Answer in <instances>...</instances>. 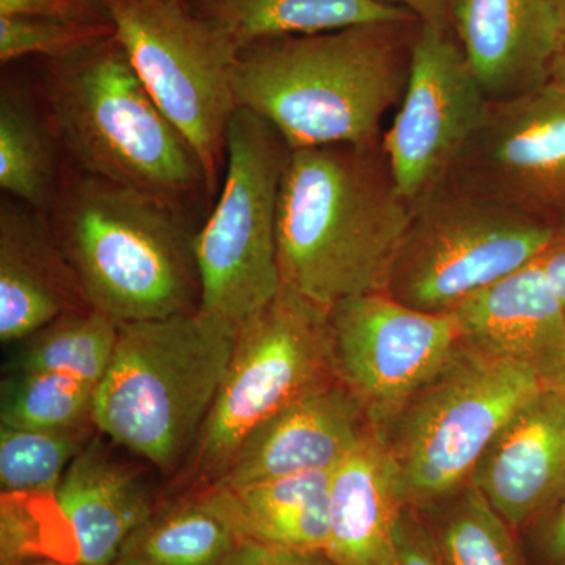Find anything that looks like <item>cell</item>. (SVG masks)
<instances>
[{"label": "cell", "mask_w": 565, "mask_h": 565, "mask_svg": "<svg viewBox=\"0 0 565 565\" xmlns=\"http://www.w3.org/2000/svg\"><path fill=\"white\" fill-rule=\"evenodd\" d=\"M544 386L525 367L462 341L381 433L405 505L422 509L467 486L511 416Z\"/></svg>", "instance_id": "6"}, {"label": "cell", "mask_w": 565, "mask_h": 565, "mask_svg": "<svg viewBox=\"0 0 565 565\" xmlns=\"http://www.w3.org/2000/svg\"><path fill=\"white\" fill-rule=\"evenodd\" d=\"M537 263L552 282L565 310V228L556 233L555 239L542 252Z\"/></svg>", "instance_id": "35"}, {"label": "cell", "mask_w": 565, "mask_h": 565, "mask_svg": "<svg viewBox=\"0 0 565 565\" xmlns=\"http://www.w3.org/2000/svg\"><path fill=\"white\" fill-rule=\"evenodd\" d=\"M470 484L512 530L541 519L565 493V388H544L511 416Z\"/></svg>", "instance_id": "16"}, {"label": "cell", "mask_w": 565, "mask_h": 565, "mask_svg": "<svg viewBox=\"0 0 565 565\" xmlns=\"http://www.w3.org/2000/svg\"><path fill=\"white\" fill-rule=\"evenodd\" d=\"M61 18L99 20L107 18L93 10L90 0H0V18Z\"/></svg>", "instance_id": "32"}, {"label": "cell", "mask_w": 565, "mask_h": 565, "mask_svg": "<svg viewBox=\"0 0 565 565\" xmlns=\"http://www.w3.org/2000/svg\"><path fill=\"white\" fill-rule=\"evenodd\" d=\"M115 35L109 18L61 20V18H0V62L24 57L57 61L88 50Z\"/></svg>", "instance_id": "29"}, {"label": "cell", "mask_w": 565, "mask_h": 565, "mask_svg": "<svg viewBox=\"0 0 565 565\" xmlns=\"http://www.w3.org/2000/svg\"><path fill=\"white\" fill-rule=\"evenodd\" d=\"M414 14L419 24L451 31L452 7L456 0H381Z\"/></svg>", "instance_id": "34"}, {"label": "cell", "mask_w": 565, "mask_h": 565, "mask_svg": "<svg viewBox=\"0 0 565 565\" xmlns=\"http://www.w3.org/2000/svg\"><path fill=\"white\" fill-rule=\"evenodd\" d=\"M291 148L252 110L237 107L226 137L221 193L193 236L200 310L239 330L280 292L278 203Z\"/></svg>", "instance_id": "8"}, {"label": "cell", "mask_w": 565, "mask_h": 565, "mask_svg": "<svg viewBox=\"0 0 565 565\" xmlns=\"http://www.w3.org/2000/svg\"><path fill=\"white\" fill-rule=\"evenodd\" d=\"M25 565H82L77 563H65V561H36V563Z\"/></svg>", "instance_id": "37"}, {"label": "cell", "mask_w": 565, "mask_h": 565, "mask_svg": "<svg viewBox=\"0 0 565 565\" xmlns=\"http://www.w3.org/2000/svg\"><path fill=\"white\" fill-rule=\"evenodd\" d=\"M65 156L35 90L13 82L0 88V189L33 210L50 212Z\"/></svg>", "instance_id": "23"}, {"label": "cell", "mask_w": 565, "mask_h": 565, "mask_svg": "<svg viewBox=\"0 0 565 565\" xmlns=\"http://www.w3.org/2000/svg\"><path fill=\"white\" fill-rule=\"evenodd\" d=\"M332 471L286 476L196 492L237 539L326 553Z\"/></svg>", "instance_id": "21"}, {"label": "cell", "mask_w": 565, "mask_h": 565, "mask_svg": "<svg viewBox=\"0 0 565 565\" xmlns=\"http://www.w3.org/2000/svg\"><path fill=\"white\" fill-rule=\"evenodd\" d=\"M204 21L237 50L282 36L315 35L359 25L408 24L414 14L381 0H195Z\"/></svg>", "instance_id": "22"}, {"label": "cell", "mask_w": 565, "mask_h": 565, "mask_svg": "<svg viewBox=\"0 0 565 565\" xmlns=\"http://www.w3.org/2000/svg\"><path fill=\"white\" fill-rule=\"evenodd\" d=\"M460 345L455 316L416 310L388 292L348 297L329 308L330 371L363 405L375 433Z\"/></svg>", "instance_id": "11"}, {"label": "cell", "mask_w": 565, "mask_h": 565, "mask_svg": "<svg viewBox=\"0 0 565 565\" xmlns=\"http://www.w3.org/2000/svg\"><path fill=\"white\" fill-rule=\"evenodd\" d=\"M539 525V553L545 565H565V493L544 515Z\"/></svg>", "instance_id": "33"}, {"label": "cell", "mask_w": 565, "mask_h": 565, "mask_svg": "<svg viewBox=\"0 0 565 565\" xmlns=\"http://www.w3.org/2000/svg\"><path fill=\"white\" fill-rule=\"evenodd\" d=\"M451 31L490 103L552 81L557 28L546 0H456Z\"/></svg>", "instance_id": "17"}, {"label": "cell", "mask_w": 565, "mask_h": 565, "mask_svg": "<svg viewBox=\"0 0 565 565\" xmlns=\"http://www.w3.org/2000/svg\"><path fill=\"white\" fill-rule=\"evenodd\" d=\"M137 76L202 159L218 191L239 50L184 0H102Z\"/></svg>", "instance_id": "10"}, {"label": "cell", "mask_w": 565, "mask_h": 565, "mask_svg": "<svg viewBox=\"0 0 565 565\" xmlns=\"http://www.w3.org/2000/svg\"><path fill=\"white\" fill-rule=\"evenodd\" d=\"M103 437L93 435L74 457L54 497L82 565H114L129 535L156 509L143 476Z\"/></svg>", "instance_id": "19"}, {"label": "cell", "mask_w": 565, "mask_h": 565, "mask_svg": "<svg viewBox=\"0 0 565 565\" xmlns=\"http://www.w3.org/2000/svg\"><path fill=\"white\" fill-rule=\"evenodd\" d=\"M237 329L191 311L121 323L96 388L93 424L111 444L170 473L191 455L228 370Z\"/></svg>", "instance_id": "5"}, {"label": "cell", "mask_w": 565, "mask_h": 565, "mask_svg": "<svg viewBox=\"0 0 565 565\" xmlns=\"http://www.w3.org/2000/svg\"><path fill=\"white\" fill-rule=\"evenodd\" d=\"M408 24L250 44L237 57V106L269 122L291 150L381 143L385 115L399 106L407 85Z\"/></svg>", "instance_id": "2"}, {"label": "cell", "mask_w": 565, "mask_h": 565, "mask_svg": "<svg viewBox=\"0 0 565 565\" xmlns=\"http://www.w3.org/2000/svg\"><path fill=\"white\" fill-rule=\"evenodd\" d=\"M388 565H448L418 509L405 505L401 512Z\"/></svg>", "instance_id": "30"}, {"label": "cell", "mask_w": 565, "mask_h": 565, "mask_svg": "<svg viewBox=\"0 0 565 565\" xmlns=\"http://www.w3.org/2000/svg\"><path fill=\"white\" fill-rule=\"evenodd\" d=\"M47 218L88 305L118 326L199 310L185 215L65 159Z\"/></svg>", "instance_id": "4"}, {"label": "cell", "mask_w": 565, "mask_h": 565, "mask_svg": "<svg viewBox=\"0 0 565 565\" xmlns=\"http://www.w3.org/2000/svg\"><path fill=\"white\" fill-rule=\"evenodd\" d=\"M46 212L0 202V340L21 343L71 311L90 310ZM93 310V308H92Z\"/></svg>", "instance_id": "18"}, {"label": "cell", "mask_w": 565, "mask_h": 565, "mask_svg": "<svg viewBox=\"0 0 565 565\" xmlns=\"http://www.w3.org/2000/svg\"><path fill=\"white\" fill-rule=\"evenodd\" d=\"M411 218L382 141L291 150L278 203L282 285L327 308L386 292Z\"/></svg>", "instance_id": "1"}, {"label": "cell", "mask_w": 565, "mask_h": 565, "mask_svg": "<svg viewBox=\"0 0 565 565\" xmlns=\"http://www.w3.org/2000/svg\"><path fill=\"white\" fill-rule=\"evenodd\" d=\"M96 386L54 373H7L0 422L20 429L63 430L93 424Z\"/></svg>", "instance_id": "28"}, {"label": "cell", "mask_w": 565, "mask_h": 565, "mask_svg": "<svg viewBox=\"0 0 565 565\" xmlns=\"http://www.w3.org/2000/svg\"><path fill=\"white\" fill-rule=\"evenodd\" d=\"M556 233L451 174L412 204L386 292L426 313H452L534 263Z\"/></svg>", "instance_id": "7"}, {"label": "cell", "mask_w": 565, "mask_h": 565, "mask_svg": "<svg viewBox=\"0 0 565 565\" xmlns=\"http://www.w3.org/2000/svg\"><path fill=\"white\" fill-rule=\"evenodd\" d=\"M90 426L63 430L0 426V489L3 494L54 500L66 468L90 441Z\"/></svg>", "instance_id": "27"}, {"label": "cell", "mask_w": 565, "mask_h": 565, "mask_svg": "<svg viewBox=\"0 0 565 565\" xmlns=\"http://www.w3.org/2000/svg\"><path fill=\"white\" fill-rule=\"evenodd\" d=\"M418 511L446 564L523 565L512 527L470 482Z\"/></svg>", "instance_id": "26"}, {"label": "cell", "mask_w": 565, "mask_h": 565, "mask_svg": "<svg viewBox=\"0 0 565 565\" xmlns=\"http://www.w3.org/2000/svg\"><path fill=\"white\" fill-rule=\"evenodd\" d=\"M404 508L396 468L373 429L330 478V563L388 565Z\"/></svg>", "instance_id": "20"}, {"label": "cell", "mask_w": 565, "mask_h": 565, "mask_svg": "<svg viewBox=\"0 0 565 565\" xmlns=\"http://www.w3.org/2000/svg\"><path fill=\"white\" fill-rule=\"evenodd\" d=\"M329 374V308L282 285L237 330L228 370L178 486L196 493L214 484L264 419Z\"/></svg>", "instance_id": "9"}, {"label": "cell", "mask_w": 565, "mask_h": 565, "mask_svg": "<svg viewBox=\"0 0 565 565\" xmlns=\"http://www.w3.org/2000/svg\"><path fill=\"white\" fill-rule=\"evenodd\" d=\"M118 323L98 311H71L21 341L7 373H54L102 384L118 341Z\"/></svg>", "instance_id": "25"}, {"label": "cell", "mask_w": 565, "mask_h": 565, "mask_svg": "<svg viewBox=\"0 0 565 565\" xmlns=\"http://www.w3.org/2000/svg\"><path fill=\"white\" fill-rule=\"evenodd\" d=\"M489 107L455 33L418 22L407 85L382 137L394 182L408 203L455 173Z\"/></svg>", "instance_id": "12"}, {"label": "cell", "mask_w": 565, "mask_h": 565, "mask_svg": "<svg viewBox=\"0 0 565 565\" xmlns=\"http://www.w3.org/2000/svg\"><path fill=\"white\" fill-rule=\"evenodd\" d=\"M546 2L553 11L557 28V54L550 82L565 87V0H546Z\"/></svg>", "instance_id": "36"}, {"label": "cell", "mask_w": 565, "mask_h": 565, "mask_svg": "<svg viewBox=\"0 0 565 565\" xmlns=\"http://www.w3.org/2000/svg\"><path fill=\"white\" fill-rule=\"evenodd\" d=\"M455 177L552 226L565 228V87L555 82L490 103Z\"/></svg>", "instance_id": "13"}, {"label": "cell", "mask_w": 565, "mask_h": 565, "mask_svg": "<svg viewBox=\"0 0 565 565\" xmlns=\"http://www.w3.org/2000/svg\"><path fill=\"white\" fill-rule=\"evenodd\" d=\"M237 542L228 523L196 493L154 509L114 565H221Z\"/></svg>", "instance_id": "24"}, {"label": "cell", "mask_w": 565, "mask_h": 565, "mask_svg": "<svg viewBox=\"0 0 565 565\" xmlns=\"http://www.w3.org/2000/svg\"><path fill=\"white\" fill-rule=\"evenodd\" d=\"M371 430L359 399L333 374L326 375L264 419L210 487L333 471Z\"/></svg>", "instance_id": "14"}, {"label": "cell", "mask_w": 565, "mask_h": 565, "mask_svg": "<svg viewBox=\"0 0 565 565\" xmlns=\"http://www.w3.org/2000/svg\"><path fill=\"white\" fill-rule=\"evenodd\" d=\"M221 565H333L326 553L237 539Z\"/></svg>", "instance_id": "31"}, {"label": "cell", "mask_w": 565, "mask_h": 565, "mask_svg": "<svg viewBox=\"0 0 565 565\" xmlns=\"http://www.w3.org/2000/svg\"><path fill=\"white\" fill-rule=\"evenodd\" d=\"M33 90L77 169L182 215L214 195L202 159L152 99L117 36L43 61Z\"/></svg>", "instance_id": "3"}, {"label": "cell", "mask_w": 565, "mask_h": 565, "mask_svg": "<svg viewBox=\"0 0 565 565\" xmlns=\"http://www.w3.org/2000/svg\"><path fill=\"white\" fill-rule=\"evenodd\" d=\"M465 344L565 388V310L535 259L468 297L452 313Z\"/></svg>", "instance_id": "15"}]
</instances>
